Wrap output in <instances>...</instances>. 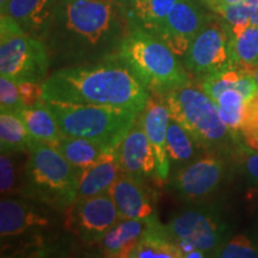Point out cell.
Returning a JSON list of instances; mask_svg holds the SVG:
<instances>
[{
	"label": "cell",
	"mask_w": 258,
	"mask_h": 258,
	"mask_svg": "<svg viewBox=\"0 0 258 258\" xmlns=\"http://www.w3.org/2000/svg\"><path fill=\"white\" fill-rule=\"evenodd\" d=\"M214 14L224 19L230 28L231 37L240 35L250 23V9L246 2L233 5H217L211 8Z\"/></svg>",
	"instance_id": "f546056e"
},
{
	"label": "cell",
	"mask_w": 258,
	"mask_h": 258,
	"mask_svg": "<svg viewBox=\"0 0 258 258\" xmlns=\"http://www.w3.org/2000/svg\"><path fill=\"white\" fill-rule=\"evenodd\" d=\"M54 147L73 166L78 175L86 167L95 164L105 152L111 150L110 147L98 141L78 137H66V135H63L54 145Z\"/></svg>",
	"instance_id": "7402d4cb"
},
{
	"label": "cell",
	"mask_w": 258,
	"mask_h": 258,
	"mask_svg": "<svg viewBox=\"0 0 258 258\" xmlns=\"http://www.w3.org/2000/svg\"><path fill=\"white\" fill-rule=\"evenodd\" d=\"M165 226L183 257L192 250H201L207 257H217L232 237V226L220 206L206 200L192 202Z\"/></svg>",
	"instance_id": "52a82bcc"
},
{
	"label": "cell",
	"mask_w": 258,
	"mask_h": 258,
	"mask_svg": "<svg viewBox=\"0 0 258 258\" xmlns=\"http://www.w3.org/2000/svg\"><path fill=\"white\" fill-rule=\"evenodd\" d=\"M246 4L250 9V23L258 25V0H246Z\"/></svg>",
	"instance_id": "d590c367"
},
{
	"label": "cell",
	"mask_w": 258,
	"mask_h": 258,
	"mask_svg": "<svg viewBox=\"0 0 258 258\" xmlns=\"http://www.w3.org/2000/svg\"><path fill=\"white\" fill-rule=\"evenodd\" d=\"M62 213L35 200L22 195L2 198L0 201V237L2 240L38 234L54 227L55 214Z\"/></svg>",
	"instance_id": "7c38bea8"
},
{
	"label": "cell",
	"mask_w": 258,
	"mask_h": 258,
	"mask_svg": "<svg viewBox=\"0 0 258 258\" xmlns=\"http://www.w3.org/2000/svg\"><path fill=\"white\" fill-rule=\"evenodd\" d=\"M171 117L184 127L206 152L234 153L243 146L222 122L215 102L200 86H183L161 96Z\"/></svg>",
	"instance_id": "5b68a950"
},
{
	"label": "cell",
	"mask_w": 258,
	"mask_h": 258,
	"mask_svg": "<svg viewBox=\"0 0 258 258\" xmlns=\"http://www.w3.org/2000/svg\"><path fill=\"white\" fill-rule=\"evenodd\" d=\"M207 15L195 0H179L158 29L157 36L177 56L183 57L205 24Z\"/></svg>",
	"instance_id": "4fadbf2b"
},
{
	"label": "cell",
	"mask_w": 258,
	"mask_h": 258,
	"mask_svg": "<svg viewBox=\"0 0 258 258\" xmlns=\"http://www.w3.org/2000/svg\"><path fill=\"white\" fill-rule=\"evenodd\" d=\"M241 158L240 167L243 170L244 177L249 182L250 186L258 188V151H253L246 146L239 148Z\"/></svg>",
	"instance_id": "836d02e7"
},
{
	"label": "cell",
	"mask_w": 258,
	"mask_h": 258,
	"mask_svg": "<svg viewBox=\"0 0 258 258\" xmlns=\"http://www.w3.org/2000/svg\"><path fill=\"white\" fill-rule=\"evenodd\" d=\"M17 85L22 101H23L25 106H32L43 101V98H42V84L24 82L17 84Z\"/></svg>",
	"instance_id": "e575fe53"
},
{
	"label": "cell",
	"mask_w": 258,
	"mask_h": 258,
	"mask_svg": "<svg viewBox=\"0 0 258 258\" xmlns=\"http://www.w3.org/2000/svg\"><path fill=\"white\" fill-rule=\"evenodd\" d=\"M21 195L66 213L78 198L79 175L49 144L31 138Z\"/></svg>",
	"instance_id": "277c9868"
},
{
	"label": "cell",
	"mask_w": 258,
	"mask_h": 258,
	"mask_svg": "<svg viewBox=\"0 0 258 258\" xmlns=\"http://www.w3.org/2000/svg\"><path fill=\"white\" fill-rule=\"evenodd\" d=\"M59 0H10L5 11L30 36L46 40Z\"/></svg>",
	"instance_id": "e0dca14e"
},
{
	"label": "cell",
	"mask_w": 258,
	"mask_h": 258,
	"mask_svg": "<svg viewBox=\"0 0 258 258\" xmlns=\"http://www.w3.org/2000/svg\"><path fill=\"white\" fill-rule=\"evenodd\" d=\"M0 106L2 111L18 114L25 108L19 93L18 85L8 77H0Z\"/></svg>",
	"instance_id": "d6a6232c"
},
{
	"label": "cell",
	"mask_w": 258,
	"mask_h": 258,
	"mask_svg": "<svg viewBox=\"0 0 258 258\" xmlns=\"http://www.w3.org/2000/svg\"><path fill=\"white\" fill-rule=\"evenodd\" d=\"M14 154H2L0 157V191L2 198L21 195L24 177H19Z\"/></svg>",
	"instance_id": "4dcf8cb0"
},
{
	"label": "cell",
	"mask_w": 258,
	"mask_h": 258,
	"mask_svg": "<svg viewBox=\"0 0 258 258\" xmlns=\"http://www.w3.org/2000/svg\"><path fill=\"white\" fill-rule=\"evenodd\" d=\"M117 57L153 96H165L192 84L179 56L157 36L138 27L129 28Z\"/></svg>",
	"instance_id": "3957f363"
},
{
	"label": "cell",
	"mask_w": 258,
	"mask_h": 258,
	"mask_svg": "<svg viewBox=\"0 0 258 258\" xmlns=\"http://www.w3.org/2000/svg\"><path fill=\"white\" fill-rule=\"evenodd\" d=\"M103 2L112 3V4L118 5V6H120V8L125 10V9L128 8V5H129V3H131V0H103Z\"/></svg>",
	"instance_id": "74e56055"
},
{
	"label": "cell",
	"mask_w": 258,
	"mask_h": 258,
	"mask_svg": "<svg viewBox=\"0 0 258 258\" xmlns=\"http://www.w3.org/2000/svg\"><path fill=\"white\" fill-rule=\"evenodd\" d=\"M179 246L167 233L166 226L154 215L143 239L132 252L131 258H182Z\"/></svg>",
	"instance_id": "ffe728a7"
},
{
	"label": "cell",
	"mask_w": 258,
	"mask_h": 258,
	"mask_svg": "<svg viewBox=\"0 0 258 258\" xmlns=\"http://www.w3.org/2000/svg\"><path fill=\"white\" fill-rule=\"evenodd\" d=\"M121 170L118 166L114 151L109 150L103 156L86 167L79 173L78 198H91L110 191L111 186L121 176Z\"/></svg>",
	"instance_id": "d6986e66"
},
{
	"label": "cell",
	"mask_w": 258,
	"mask_h": 258,
	"mask_svg": "<svg viewBox=\"0 0 258 258\" xmlns=\"http://www.w3.org/2000/svg\"><path fill=\"white\" fill-rule=\"evenodd\" d=\"M110 194L121 219H147L156 215L154 194L145 179L121 173Z\"/></svg>",
	"instance_id": "2e32d148"
},
{
	"label": "cell",
	"mask_w": 258,
	"mask_h": 258,
	"mask_svg": "<svg viewBox=\"0 0 258 258\" xmlns=\"http://www.w3.org/2000/svg\"><path fill=\"white\" fill-rule=\"evenodd\" d=\"M27 127L21 116L15 112L2 111L0 114V148L2 154L28 152L30 141Z\"/></svg>",
	"instance_id": "d4e9b609"
},
{
	"label": "cell",
	"mask_w": 258,
	"mask_h": 258,
	"mask_svg": "<svg viewBox=\"0 0 258 258\" xmlns=\"http://www.w3.org/2000/svg\"><path fill=\"white\" fill-rule=\"evenodd\" d=\"M66 137L98 141L114 148L128 133L139 112L114 106L44 101Z\"/></svg>",
	"instance_id": "8992f818"
},
{
	"label": "cell",
	"mask_w": 258,
	"mask_h": 258,
	"mask_svg": "<svg viewBox=\"0 0 258 258\" xmlns=\"http://www.w3.org/2000/svg\"><path fill=\"white\" fill-rule=\"evenodd\" d=\"M251 73H252V76H253V78H254V82H256L257 86H258V66L254 70L251 71Z\"/></svg>",
	"instance_id": "ab89813d"
},
{
	"label": "cell",
	"mask_w": 258,
	"mask_h": 258,
	"mask_svg": "<svg viewBox=\"0 0 258 258\" xmlns=\"http://www.w3.org/2000/svg\"><path fill=\"white\" fill-rule=\"evenodd\" d=\"M230 154L206 152L188 165L177 169L167 180V186L184 202L205 201L214 195L230 177Z\"/></svg>",
	"instance_id": "30bf717a"
},
{
	"label": "cell",
	"mask_w": 258,
	"mask_h": 258,
	"mask_svg": "<svg viewBox=\"0 0 258 258\" xmlns=\"http://www.w3.org/2000/svg\"><path fill=\"white\" fill-rule=\"evenodd\" d=\"M131 28L124 10L103 0H59L46 37L51 66L97 63L117 57Z\"/></svg>",
	"instance_id": "6da1fadb"
},
{
	"label": "cell",
	"mask_w": 258,
	"mask_h": 258,
	"mask_svg": "<svg viewBox=\"0 0 258 258\" xmlns=\"http://www.w3.org/2000/svg\"><path fill=\"white\" fill-rule=\"evenodd\" d=\"M166 150L171 167L180 169L198 159L199 151H205L186 129L175 118H170L166 134ZM206 152V151H205Z\"/></svg>",
	"instance_id": "cb8c5ba5"
},
{
	"label": "cell",
	"mask_w": 258,
	"mask_h": 258,
	"mask_svg": "<svg viewBox=\"0 0 258 258\" xmlns=\"http://www.w3.org/2000/svg\"><path fill=\"white\" fill-rule=\"evenodd\" d=\"M10 0H0V10H2V14L5 11L6 6H8Z\"/></svg>",
	"instance_id": "f35d334b"
},
{
	"label": "cell",
	"mask_w": 258,
	"mask_h": 258,
	"mask_svg": "<svg viewBox=\"0 0 258 258\" xmlns=\"http://www.w3.org/2000/svg\"><path fill=\"white\" fill-rule=\"evenodd\" d=\"M19 116L23 120L30 137L36 140L54 146L63 137L55 120V116L44 101H41L32 106H25L19 112Z\"/></svg>",
	"instance_id": "603a6c76"
},
{
	"label": "cell",
	"mask_w": 258,
	"mask_h": 258,
	"mask_svg": "<svg viewBox=\"0 0 258 258\" xmlns=\"http://www.w3.org/2000/svg\"><path fill=\"white\" fill-rule=\"evenodd\" d=\"M215 104L218 106L222 122L226 124L232 135L241 144L239 133L245 120L249 102L238 90L231 89L222 93L215 101Z\"/></svg>",
	"instance_id": "484cf974"
},
{
	"label": "cell",
	"mask_w": 258,
	"mask_h": 258,
	"mask_svg": "<svg viewBox=\"0 0 258 258\" xmlns=\"http://www.w3.org/2000/svg\"><path fill=\"white\" fill-rule=\"evenodd\" d=\"M243 71L244 70L237 66H231L224 71L203 78L200 82L199 86L215 102L227 90H237L238 82H239Z\"/></svg>",
	"instance_id": "f1b7e54d"
},
{
	"label": "cell",
	"mask_w": 258,
	"mask_h": 258,
	"mask_svg": "<svg viewBox=\"0 0 258 258\" xmlns=\"http://www.w3.org/2000/svg\"><path fill=\"white\" fill-rule=\"evenodd\" d=\"M153 217L147 219H122L117 222L98 243L103 256L131 258L132 252L150 227Z\"/></svg>",
	"instance_id": "ac0fdd59"
},
{
	"label": "cell",
	"mask_w": 258,
	"mask_h": 258,
	"mask_svg": "<svg viewBox=\"0 0 258 258\" xmlns=\"http://www.w3.org/2000/svg\"><path fill=\"white\" fill-rule=\"evenodd\" d=\"M230 28L220 16L207 15L205 24L194 38L188 51L182 57L183 64L192 80L224 71L231 66Z\"/></svg>",
	"instance_id": "9c48e42d"
},
{
	"label": "cell",
	"mask_w": 258,
	"mask_h": 258,
	"mask_svg": "<svg viewBox=\"0 0 258 258\" xmlns=\"http://www.w3.org/2000/svg\"><path fill=\"white\" fill-rule=\"evenodd\" d=\"M122 220L110 191L91 198L77 199L64 213V227L85 244H98Z\"/></svg>",
	"instance_id": "8fae6325"
},
{
	"label": "cell",
	"mask_w": 258,
	"mask_h": 258,
	"mask_svg": "<svg viewBox=\"0 0 258 258\" xmlns=\"http://www.w3.org/2000/svg\"><path fill=\"white\" fill-rule=\"evenodd\" d=\"M239 139L244 146L258 151V93L247 104L246 115L240 128Z\"/></svg>",
	"instance_id": "1f68e13d"
},
{
	"label": "cell",
	"mask_w": 258,
	"mask_h": 258,
	"mask_svg": "<svg viewBox=\"0 0 258 258\" xmlns=\"http://www.w3.org/2000/svg\"><path fill=\"white\" fill-rule=\"evenodd\" d=\"M179 0H131L124 10L131 27L156 35L158 29Z\"/></svg>",
	"instance_id": "44dd1931"
},
{
	"label": "cell",
	"mask_w": 258,
	"mask_h": 258,
	"mask_svg": "<svg viewBox=\"0 0 258 258\" xmlns=\"http://www.w3.org/2000/svg\"><path fill=\"white\" fill-rule=\"evenodd\" d=\"M203 2H205V3H206V4H207V5H209V4H211V3H213V2H215V0H203Z\"/></svg>",
	"instance_id": "60d3db41"
},
{
	"label": "cell",
	"mask_w": 258,
	"mask_h": 258,
	"mask_svg": "<svg viewBox=\"0 0 258 258\" xmlns=\"http://www.w3.org/2000/svg\"><path fill=\"white\" fill-rule=\"evenodd\" d=\"M146 135L156 154V179L167 183L170 178L171 164L166 150V134L171 115L161 97L151 95L147 105L139 115Z\"/></svg>",
	"instance_id": "9a60e30c"
},
{
	"label": "cell",
	"mask_w": 258,
	"mask_h": 258,
	"mask_svg": "<svg viewBox=\"0 0 258 258\" xmlns=\"http://www.w3.org/2000/svg\"><path fill=\"white\" fill-rule=\"evenodd\" d=\"M217 257L258 258V227L232 235Z\"/></svg>",
	"instance_id": "83f0119b"
},
{
	"label": "cell",
	"mask_w": 258,
	"mask_h": 258,
	"mask_svg": "<svg viewBox=\"0 0 258 258\" xmlns=\"http://www.w3.org/2000/svg\"><path fill=\"white\" fill-rule=\"evenodd\" d=\"M151 93L118 57L61 67L42 84L43 101L127 109L140 114Z\"/></svg>",
	"instance_id": "7a4b0ae2"
},
{
	"label": "cell",
	"mask_w": 258,
	"mask_h": 258,
	"mask_svg": "<svg viewBox=\"0 0 258 258\" xmlns=\"http://www.w3.org/2000/svg\"><path fill=\"white\" fill-rule=\"evenodd\" d=\"M246 0H215V2L211 3L208 5V8L211 9L213 6L217 5H233V4H240V3H245Z\"/></svg>",
	"instance_id": "8d00e7d4"
},
{
	"label": "cell",
	"mask_w": 258,
	"mask_h": 258,
	"mask_svg": "<svg viewBox=\"0 0 258 258\" xmlns=\"http://www.w3.org/2000/svg\"><path fill=\"white\" fill-rule=\"evenodd\" d=\"M231 59L233 64L245 71L258 66V25L250 24L240 35L231 37Z\"/></svg>",
	"instance_id": "4316f807"
},
{
	"label": "cell",
	"mask_w": 258,
	"mask_h": 258,
	"mask_svg": "<svg viewBox=\"0 0 258 258\" xmlns=\"http://www.w3.org/2000/svg\"><path fill=\"white\" fill-rule=\"evenodd\" d=\"M51 63L46 42L30 36L14 18H0V73L16 84H43Z\"/></svg>",
	"instance_id": "ba28073f"
},
{
	"label": "cell",
	"mask_w": 258,
	"mask_h": 258,
	"mask_svg": "<svg viewBox=\"0 0 258 258\" xmlns=\"http://www.w3.org/2000/svg\"><path fill=\"white\" fill-rule=\"evenodd\" d=\"M112 151L122 173H127L145 180L151 177L156 178V154L140 117L137 118L128 133L116 144Z\"/></svg>",
	"instance_id": "5bb4252c"
}]
</instances>
